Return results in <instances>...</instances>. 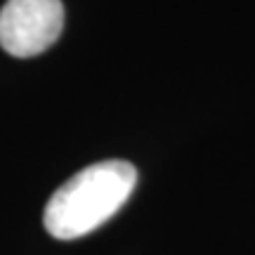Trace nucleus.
I'll return each instance as SVG.
<instances>
[{
    "mask_svg": "<svg viewBox=\"0 0 255 255\" xmlns=\"http://www.w3.org/2000/svg\"><path fill=\"white\" fill-rule=\"evenodd\" d=\"M64 28L62 0H7L0 9V47L12 57H36Z\"/></svg>",
    "mask_w": 255,
    "mask_h": 255,
    "instance_id": "nucleus-2",
    "label": "nucleus"
},
{
    "mask_svg": "<svg viewBox=\"0 0 255 255\" xmlns=\"http://www.w3.org/2000/svg\"><path fill=\"white\" fill-rule=\"evenodd\" d=\"M137 184L132 163L111 158L83 168L50 196L43 225L50 237L73 241L111 220Z\"/></svg>",
    "mask_w": 255,
    "mask_h": 255,
    "instance_id": "nucleus-1",
    "label": "nucleus"
}]
</instances>
